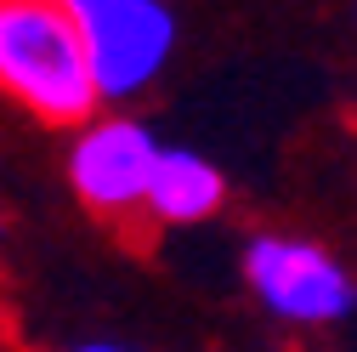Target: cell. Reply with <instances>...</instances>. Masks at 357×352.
I'll return each mask as SVG.
<instances>
[{
	"mask_svg": "<svg viewBox=\"0 0 357 352\" xmlns=\"http://www.w3.org/2000/svg\"><path fill=\"white\" fill-rule=\"evenodd\" d=\"M0 97L63 131L91 125L108 103L63 0H0Z\"/></svg>",
	"mask_w": 357,
	"mask_h": 352,
	"instance_id": "cell-1",
	"label": "cell"
},
{
	"mask_svg": "<svg viewBox=\"0 0 357 352\" xmlns=\"http://www.w3.org/2000/svg\"><path fill=\"white\" fill-rule=\"evenodd\" d=\"M244 279L255 290V301L284 324H340L357 313V279L346 273V261L329 256L312 239H289V233H261L244 250Z\"/></svg>",
	"mask_w": 357,
	"mask_h": 352,
	"instance_id": "cell-2",
	"label": "cell"
},
{
	"mask_svg": "<svg viewBox=\"0 0 357 352\" xmlns=\"http://www.w3.org/2000/svg\"><path fill=\"white\" fill-rule=\"evenodd\" d=\"M159 137L130 114H97L68 142V188L97 222H137L148 216V188L159 165Z\"/></svg>",
	"mask_w": 357,
	"mask_h": 352,
	"instance_id": "cell-3",
	"label": "cell"
},
{
	"mask_svg": "<svg viewBox=\"0 0 357 352\" xmlns=\"http://www.w3.org/2000/svg\"><path fill=\"white\" fill-rule=\"evenodd\" d=\"M74 12L85 52H91L97 85L108 103L148 91L176 46V17L165 0H63Z\"/></svg>",
	"mask_w": 357,
	"mask_h": 352,
	"instance_id": "cell-4",
	"label": "cell"
},
{
	"mask_svg": "<svg viewBox=\"0 0 357 352\" xmlns=\"http://www.w3.org/2000/svg\"><path fill=\"white\" fill-rule=\"evenodd\" d=\"M227 199V182L221 170L193 154V148H159V165H153V188H148V216L165 228H193V222H210Z\"/></svg>",
	"mask_w": 357,
	"mask_h": 352,
	"instance_id": "cell-5",
	"label": "cell"
},
{
	"mask_svg": "<svg viewBox=\"0 0 357 352\" xmlns=\"http://www.w3.org/2000/svg\"><path fill=\"white\" fill-rule=\"evenodd\" d=\"M68 352H125V346H114V341H85V346H68Z\"/></svg>",
	"mask_w": 357,
	"mask_h": 352,
	"instance_id": "cell-6",
	"label": "cell"
}]
</instances>
